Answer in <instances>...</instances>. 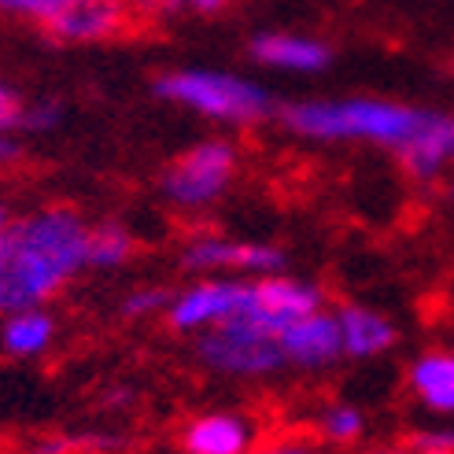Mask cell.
Returning <instances> with one entry per match:
<instances>
[{
  "label": "cell",
  "mask_w": 454,
  "mask_h": 454,
  "mask_svg": "<svg viewBox=\"0 0 454 454\" xmlns=\"http://www.w3.org/2000/svg\"><path fill=\"white\" fill-rule=\"evenodd\" d=\"M247 454H317V447L310 440H300V436H281V440H270L262 447H252Z\"/></svg>",
  "instance_id": "23"
},
{
  "label": "cell",
  "mask_w": 454,
  "mask_h": 454,
  "mask_svg": "<svg viewBox=\"0 0 454 454\" xmlns=\"http://www.w3.org/2000/svg\"><path fill=\"white\" fill-rule=\"evenodd\" d=\"M89 222L71 207L30 211L0 233V317L44 307L85 270Z\"/></svg>",
  "instance_id": "1"
},
{
  "label": "cell",
  "mask_w": 454,
  "mask_h": 454,
  "mask_svg": "<svg viewBox=\"0 0 454 454\" xmlns=\"http://www.w3.org/2000/svg\"><path fill=\"white\" fill-rule=\"evenodd\" d=\"M247 52H252L255 63L270 67V71H281V74H317L333 59L325 41H317L310 34H292V30L255 34Z\"/></svg>",
  "instance_id": "10"
},
{
  "label": "cell",
  "mask_w": 454,
  "mask_h": 454,
  "mask_svg": "<svg viewBox=\"0 0 454 454\" xmlns=\"http://www.w3.org/2000/svg\"><path fill=\"white\" fill-rule=\"evenodd\" d=\"M336 329H340V348L348 358H377L384 351H392L399 340V329L392 325V317H384L373 307L348 303L336 310Z\"/></svg>",
  "instance_id": "14"
},
{
  "label": "cell",
  "mask_w": 454,
  "mask_h": 454,
  "mask_svg": "<svg viewBox=\"0 0 454 454\" xmlns=\"http://www.w3.org/2000/svg\"><path fill=\"white\" fill-rule=\"evenodd\" d=\"M74 4H78V0H0V12H8L15 19L41 22V27L49 30L52 22H59Z\"/></svg>",
  "instance_id": "19"
},
{
  "label": "cell",
  "mask_w": 454,
  "mask_h": 454,
  "mask_svg": "<svg viewBox=\"0 0 454 454\" xmlns=\"http://www.w3.org/2000/svg\"><path fill=\"white\" fill-rule=\"evenodd\" d=\"M362 433H366V414L351 403H329L325 411L317 414V436L325 443L348 447V443H358Z\"/></svg>",
  "instance_id": "18"
},
{
  "label": "cell",
  "mask_w": 454,
  "mask_h": 454,
  "mask_svg": "<svg viewBox=\"0 0 454 454\" xmlns=\"http://www.w3.org/2000/svg\"><path fill=\"white\" fill-rule=\"evenodd\" d=\"M447 196H450V200H454V177H450V185H447Z\"/></svg>",
  "instance_id": "29"
},
{
  "label": "cell",
  "mask_w": 454,
  "mask_h": 454,
  "mask_svg": "<svg viewBox=\"0 0 454 454\" xmlns=\"http://www.w3.org/2000/svg\"><path fill=\"white\" fill-rule=\"evenodd\" d=\"M56 344V317L44 307L12 310L0 322V348L12 358H41Z\"/></svg>",
  "instance_id": "16"
},
{
  "label": "cell",
  "mask_w": 454,
  "mask_h": 454,
  "mask_svg": "<svg viewBox=\"0 0 454 454\" xmlns=\"http://www.w3.org/2000/svg\"><path fill=\"white\" fill-rule=\"evenodd\" d=\"M185 454H247L255 447V425L244 414L215 411L185 425Z\"/></svg>",
  "instance_id": "12"
},
{
  "label": "cell",
  "mask_w": 454,
  "mask_h": 454,
  "mask_svg": "<svg viewBox=\"0 0 454 454\" xmlns=\"http://www.w3.org/2000/svg\"><path fill=\"white\" fill-rule=\"evenodd\" d=\"M281 119L292 133L310 141H362L399 152L421 129L428 111L377 97H344V100L288 104Z\"/></svg>",
  "instance_id": "2"
},
{
  "label": "cell",
  "mask_w": 454,
  "mask_h": 454,
  "mask_svg": "<svg viewBox=\"0 0 454 454\" xmlns=\"http://www.w3.org/2000/svg\"><path fill=\"white\" fill-rule=\"evenodd\" d=\"M406 388L421 411L436 418H454V351H425L411 362Z\"/></svg>",
  "instance_id": "15"
},
{
  "label": "cell",
  "mask_w": 454,
  "mask_h": 454,
  "mask_svg": "<svg viewBox=\"0 0 454 454\" xmlns=\"http://www.w3.org/2000/svg\"><path fill=\"white\" fill-rule=\"evenodd\" d=\"M15 155H19V145L12 137H0V167H8Z\"/></svg>",
  "instance_id": "28"
},
{
  "label": "cell",
  "mask_w": 454,
  "mask_h": 454,
  "mask_svg": "<svg viewBox=\"0 0 454 454\" xmlns=\"http://www.w3.org/2000/svg\"><path fill=\"white\" fill-rule=\"evenodd\" d=\"M129 19H133V0H78L59 22H52L49 34L67 44H97L126 34Z\"/></svg>",
  "instance_id": "11"
},
{
  "label": "cell",
  "mask_w": 454,
  "mask_h": 454,
  "mask_svg": "<svg viewBox=\"0 0 454 454\" xmlns=\"http://www.w3.org/2000/svg\"><path fill=\"white\" fill-rule=\"evenodd\" d=\"M196 355L211 373L222 377H240V380H259L285 366L278 336L255 325L252 317H230L207 333H200Z\"/></svg>",
  "instance_id": "4"
},
{
  "label": "cell",
  "mask_w": 454,
  "mask_h": 454,
  "mask_svg": "<svg viewBox=\"0 0 454 454\" xmlns=\"http://www.w3.org/2000/svg\"><path fill=\"white\" fill-rule=\"evenodd\" d=\"M56 122H59V104H37L22 111V126L27 129H52Z\"/></svg>",
  "instance_id": "24"
},
{
  "label": "cell",
  "mask_w": 454,
  "mask_h": 454,
  "mask_svg": "<svg viewBox=\"0 0 454 454\" xmlns=\"http://www.w3.org/2000/svg\"><path fill=\"white\" fill-rule=\"evenodd\" d=\"M155 93L177 107H189L196 115L225 126H255L274 111V100H270V93L259 82L230 71H200V67L167 71L159 74Z\"/></svg>",
  "instance_id": "3"
},
{
  "label": "cell",
  "mask_w": 454,
  "mask_h": 454,
  "mask_svg": "<svg viewBox=\"0 0 454 454\" xmlns=\"http://www.w3.org/2000/svg\"><path fill=\"white\" fill-rule=\"evenodd\" d=\"M414 447H425V450H454V425H443V428H421V433L411 436Z\"/></svg>",
  "instance_id": "22"
},
{
  "label": "cell",
  "mask_w": 454,
  "mask_h": 454,
  "mask_svg": "<svg viewBox=\"0 0 454 454\" xmlns=\"http://www.w3.org/2000/svg\"><path fill=\"white\" fill-rule=\"evenodd\" d=\"M247 285L240 278H203L189 288H181L167 303V322L177 333H207L230 317H240L247 307Z\"/></svg>",
  "instance_id": "7"
},
{
  "label": "cell",
  "mask_w": 454,
  "mask_h": 454,
  "mask_svg": "<svg viewBox=\"0 0 454 454\" xmlns=\"http://www.w3.org/2000/svg\"><path fill=\"white\" fill-rule=\"evenodd\" d=\"M170 4L185 8V12H196V15H211V12H222L230 0H170Z\"/></svg>",
  "instance_id": "26"
},
{
  "label": "cell",
  "mask_w": 454,
  "mask_h": 454,
  "mask_svg": "<svg viewBox=\"0 0 454 454\" xmlns=\"http://www.w3.org/2000/svg\"><path fill=\"white\" fill-rule=\"evenodd\" d=\"M399 163L406 167V174L418 177V181L440 177L454 163V119L433 115V111H428V119L421 122V129L399 148Z\"/></svg>",
  "instance_id": "13"
},
{
  "label": "cell",
  "mask_w": 454,
  "mask_h": 454,
  "mask_svg": "<svg viewBox=\"0 0 454 454\" xmlns=\"http://www.w3.org/2000/svg\"><path fill=\"white\" fill-rule=\"evenodd\" d=\"M74 447H82V440H67V436H52V440H41L34 447V454H71Z\"/></svg>",
  "instance_id": "25"
},
{
  "label": "cell",
  "mask_w": 454,
  "mask_h": 454,
  "mask_svg": "<svg viewBox=\"0 0 454 454\" xmlns=\"http://www.w3.org/2000/svg\"><path fill=\"white\" fill-rule=\"evenodd\" d=\"M240 167L237 145L225 137L200 141L189 152H181L163 174V196L181 211H196L222 200L230 192Z\"/></svg>",
  "instance_id": "5"
},
{
  "label": "cell",
  "mask_w": 454,
  "mask_h": 454,
  "mask_svg": "<svg viewBox=\"0 0 454 454\" xmlns=\"http://www.w3.org/2000/svg\"><path fill=\"white\" fill-rule=\"evenodd\" d=\"M181 262L196 274L207 278H266V274H281L285 270V252L274 244H259V240H237V237H218V233H203L192 237L181 252Z\"/></svg>",
  "instance_id": "6"
},
{
  "label": "cell",
  "mask_w": 454,
  "mask_h": 454,
  "mask_svg": "<svg viewBox=\"0 0 454 454\" xmlns=\"http://www.w3.org/2000/svg\"><path fill=\"white\" fill-rule=\"evenodd\" d=\"M137 252V240L126 225L119 222H100V225H89V240H85V266H97V270H119L133 259Z\"/></svg>",
  "instance_id": "17"
},
{
  "label": "cell",
  "mask_w": 454,
  "mask_h": 454,
  "mask_svg": "<svg viewBox=\"0 0 454 454\" xmlns=\"http://www.w3.org/2000/svg\"><path fill=\"white\" fill-rule=\"evenodd\" d=\"M167 303H170V292H163V288H133L122 300V314L126 317H152V314H163Z\"/></svg>",
  "instance_id": "20"
},
{
  "label": "cell",
  "mask_w": 454,
  "mask_h": 454,
  "mask_svg": "<svg viewBox=\"0 0 454 454\" xmlns=\"http://www.w3.org/2000/svg\"><path fill=\"white\" fill-rule=\"evenodd\" d=\"M278 348H281L285 366H296V370H325V366H333L336 358H344L336 314H329L325 307L303 314L300 322H292L278 336Z\"/></svg>",
  "instance_id": "9"
},
{
  "label": "cell",
  "mask_w": 454,
  "mask_h": 454,
  "mask_svg": "<svg viewBox=\"0 0 454 454\" xmlns=\"http://www.w3.org/2000/svg\"><path fill=\"white\" fill-rule=\"evenodd\" d=\"M366 454H454V450H425V447L406 443V447H377V450H366Z\"/></svg>",
  "instance_id": "27"
},
{
  "label": "cell",
  "mask_w": 454,
  "mask_h": 454,
  "mask_svg": "<svg viewBox=\"0 0 454 454\" xmlns=\"http://www.w3.org/2000/svg\"><path fill=\"white\" fill-rule=\"evenodd\" d=\"M22 100L15 89H8L4 82H0V137H12L15 129H22Z\"/></svg>",
  "instance_id": "21"
},
{
  "label": "cell",
  "mask_w": 454,
  "mask_h": 454,
  "mask_svg": "<svg viewBox=\"0 0 454 454\" xmlns=\"http://www.w3.org/2000/svg\"><path fill=\"white\" fill-rule=\"evenodd\" d=\"M322 307V292L310 281L288 278V274H266L247 285V307L244 317H252L255 325H262L266 333L281 336L292 322H300L303 314Z\"/></svg>",
  "instance_id": "8"
}]
</instances>
